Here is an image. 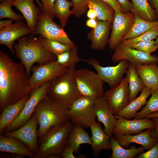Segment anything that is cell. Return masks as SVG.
<instances>
[{
    "instance_id": "obj_1",
    "label": "cell",
    "mask_w": 158,
    "mask_h": 158,
    "mask_svg": "<svg viewBox=\"0 0 158 158\" xmlns=\"http://www.w3.org/2000/svg\"><path fill=\"white\" fill-rule=\"evenodd\" d=\"M32 90L23 65L15 63L0 50V109L30 95Z\"/></svg>"
},
{
    "instance_id": "obj_2",
    "label": "cell",
    "mask_w": 158,
    "mask_h": 158,
    "mask_svg": "<svg viewBox=\"0 0 158 158\" xmlns=\"http://www.w3.org/2000/svg\"><path fill=\"white\" fill-rule=\"evenodd\" d=\"M30 34L28 37L22 36L13 45L16 56L24 66L26 73L29 77L33 64L47 63L56 60V56L48 51L38 38Z\"/></svg>"
},
{
    "instance_id": "obj_3",
    "label": "cell",
    "mask_w": 158,
    "mask_h": 158,
    "mask_svg": "<svg viewBox=\"0 0 158 158\" xmlns=\"http://www.w3.org/2000/svg\"><path fill=\"white\" fill-rule=\"evenodd\" d=\"M75 65L49 81L47 96L60 106L68 110L73 103L82 96L75 77Z\"/></svg>"
},
{
    "instance_id": "obj_4",
    "label": "cell",
    "mask_w": 158,
    "mask_h": 158,
    "mask_svg": "<svg viewBox=\"0 0 158 158\" xmlns=\"http://www.w3.org/2000/svg\"><path fill=\"white\" fill-rule=\"evenodd\" d=\"M74 126L70 121L50 128L39 139L38 149L34 158H48L54 155H61Z\"/></svg>"
},
{
    "instance_id": "obj_5",
    "label": "cell",
    "mask_w": 158,
    "mask_h": 158,
    "mask_svg": "<svg viewBox=\"0 0 158 158\" xmlns=\"http://www.w3.org/2000/svg\"><path fill=\"white\" fill-rule=\"evenodd\" d=\"M38 120V136L41 138L52 127L70 121L67 110L60 106L47 96L35 107L33 114Z\"/></svg>"
},
{
    "instance_id": "obj_6",
    "label": "cell",
    "mask_w": 158,
    "mask_h": 158,
    "mask_svg": "<svg viewBox=\"0 0 158 158\" xmlns=\"http://www.w3.org/2000/svg\"><path fill=\"white\" fill-rule=\"evenodd\" d=\"M96 99L82 96L76 99L67 110L70 121L74 125L85 128L90 127L95 123L96 116L94 107Z\"/></svg>"
},
{
    "instance_id": "obj_7",
    "label": "cell",
    "mask_w": 158,
    "mask_h": 158,
    "mask_svg": "<svg viewBox=\"0 0 158 158\" xmlns=\"http://www.w3.org/2000/svg\"><path fill=\"white\" fill-rule=\"evenodd\" d=\"M75 77L82 96L97 99L104 95V82L97 73L87 69H76Z\"/></svg>"
},
{
    "instance_id": "obj_8",
    "label": "cell",
    "mask_w": 158,
    "mask_h": 158,
    "mask_svg": "<svg viewBox=\"0 0 158 158\" xmlns=\"http://www.w3.org/2000/svg\"><path fill=\"white\" fill-rule=\"evenodd\" d=\"M48 14L42 12L39 18L34 30L31 34L73 46L75 43L69 38L63 28L56 23Z\"/></svg>"
},
{
    "instance_id": "obj_9",
    "label": "cell",
    "mask_w": 158,
    "mask_h": 158,
    "mask_svg": "<svg viewBox=\"0 0 158 158\" xmlns=\"http://www.w3.org/2000/svg\"><path fill=\"white\" fill-rule=\"evenodd\" d=\"M81 61L92 67L103 81L107 83L111 88L116 86L121 82L130 63L128 61L122 60L115 66L104 67L95 58L82 59Z\"/></svg>"
},
{
    "instance_id": "obj_10",
    "label": "cell",
    "mask_w": 158,
    "mask_h": 158,
    "mask_svg": "<svg viewBox=\"0 0 158 158\" xmlns=\"http://www.w3.org/2000/svg\"><path fill=\"white\" fill-rule=\"evenodd\" d=\"M49 81L32 90L30 97L25 104L21 113L17 118L6 128L2 133L13 131L21 127L31 118L34 110L39 102L47 96V90Z\"/></svg>"
},
{
    "instance_id": "obj_11",
    "label": "cell",
    "mask_w": 158,
    "mask_h": 158,
    "mask_svg": "<svg viewBox=\"0 0 158 158\" xmlns=\"http://www.w3.org/2000/svg\"><path fill=\"white\" fill-rule=\"evenodd\" d=\"M115 11L108 44L109 49L111 50H114L129 31L133 24L135 17V13L132 12L124 13L119 11Z\"/></svg>"
},
{
    "instance_id": "obj_12",
    "label": "cell",
    "mask_w": 158,
    "mask_h": 158,
    "mask_svg": "<svg viewBox=\"0 0 158 158\" xmlns=\"http://www.w3.org/2000/svg\"><path fill=\"white\" fill-rule=\"evenodd\" d=\"M114 50L111 59L114 63L126 60L135 65L152 63H158V56L147 54L128 47L122 42L118 44Z\"/></svg>"
},
{
    "instance_id": "obj_13",
    "label": "cell",
    "mask_w": 158,
    "mask_h": 158,
    "mask_svg": "<svg viewBox=\"0 0 158 158\" xmlns=\"http://www.w3.org/2000/svg\"><path fill=\"white\" fill-rule=\"evenodd\" d=\"M67 69L59 65L56 60L43 65L33 66L31 69L32 74L29 78L31 89L34 90L51 81Z\"/></svg>"
},
{
    "instance_id": "obj_14",
    "label": "cell",
    "mask_w": 158,
    "mask_h": 158,
    "mask_svg": "<svg viewBox=\"0 0 158 158\" xmlns=\"http://www.w3.org/2000/svg\"><path fill=\"white\" fill-rule=\"evenodd\" d=\"M114 116L116 122L112 132L114 137L122 135L136 134L145 130H153L155 128L152 119L145 118L130 120L118 115Z\"/></svg>"
},
{
    "instance_id": "obj_15",
    "label": "cell",
    "mask_w": 158,
    "mask_h": 158,
    "mask_svg": "<svg viewBox=\"0 0 158 158\" xmlns=\"http://www.w3.org/2000/svg\"><path fill=\"white\" fill-rule=\"evenodd\" d=\"M114 115H117L129 102V92L126 76L116 86L107 90L103 95Z\"/></svg>"
},
{
    "instance_id": "obj_16",
    "label": "cell",
    "mask_w": 158,
    "mask_h": 158,
    "mask_svg": "<svg viewBox=\"0 0 158 158\" xmlns=\"http://www.w3.org/2000/svg\"><path fill=\"white\" fill-rule=\"evenodd\" d=\"M38 121L33 114L29 120L20 128L4 134L18 139L25 144L35 154L38 147L37 140Z\"/></svg>"
},
{
    "instance_id": "obj_17",
    "label": "cell",
    "mask_w": 158,
    "mask_h": 158,
    "mask_svg": "<svg viewBox=\"0 0 158 158\" xmlns=\"http://www.w3.org/2000/svg\"><path fill=\"white\" fill-rule=\"evenodd\" d=\"M32 32L27 25L23 21L16 22L0 30V44L6 46L14 53L13 45L15 40Z\"/></svg>"
},
{
    "instance_id": "obj_18",
    "label": "cell",
    "mask_w": 158,
    "mask_h": 158,
    "mask_svg": "<svg viewBox=\"0 0 158 158\" xmlns=\"http://www.w3.org/2000/svg\"><path fill=\"white\" fill-rule=\"evenodd\" d=\"M96 27L87 35V38L91 42L90 48L93 50L104 49L108 44L112 23L97 20Z\"/></svg>"
},
{
    "instance_id": "obj_19",
    "label": "cell",
    "mask_w": 158,
    "mask_h": 158,
    "mask_svg": "<svg viewBox=\"0 0 158 158\" xmlns=\"http://www.w3.org/2000/svg\"><path fill=\"white\" fill-rule=\"evenodd\" d=\"M94 107L98 121L104 124V131L110 138L111 137L116 119L103 95L96 99Z\"/></svg>"
},
{
    "instance_id": "obj_20",
    "label": "cell",
    "mask_w": 158,
    "mask_h": 158,
    "mask_svg": "<svg viewBox=\"0 0 158 158\" xmlns=\"http://www.w3.org/2000/svg\"><path fill=\"white\" fill-rule=\"evenodd\" d=\"M13 6L22 13L27 24L33 32L42 13L40 7L36 6L34 0H14Z\"/></svg>"
},
{
    "instance_id": "obj_21",
    "label": "cell",
    "mask_w": 158,
    "mask_h": 158,
    "mask_svg": "<svg viewBox=\"0 0 158 158\" xmlns=\"http://www.w3.org/2000/svg\"><path fill=\"white\" fill-rule=\"evenodd\" d=\"M0 151L34 158L35 153L24 142L16 138L0 135Z\"/></svg>"
},
{
    "instance_id": "obj_22",
    "label": "cell",
    "mask_w": 158,
    "mask_h": 158,
    "mask_svg": "<svg viewBox=\"0 0 158 158\" xmlns=\"http://www.w3.org/2000/svg\"><path fill=\"white\" fill-rule=\"evenodd\" d=\"M151 131L152 129H147L136 134L122 135L115 138L123 147H127L131 143H136L140 145L145 149L149 150L158 140L151 137Z\"/></svg>"
},
{
    "instance_id": "obj_23",
    "label": "cell",
    "mask_w": 158,
    "mask_h": 158,
    "mask_svg": "<svg viewBox=\"0 0 158 158\" xmlns=\"http://www.w3.org/2000/svg\"><path fill=\"white\" fill-rule=\"evenodd\" d=\"M90 127L92 133L91 146L95 157L98 156L102 150H111V138L102 129L100 123L96 122Z\"/></svg>"
},
{
    "instance_id": "obj_24",
    "label": "cell",
    "mask_w": 158,
    "mask_h": 158,
    "mask_svg": "<svg viewBox=\"0 0 158 158\" xmlns=\"http://www.w3.org/2000/svg\"><path fill=\"white\" fill-rule=\"evenodd\" d=\"M135 66L145 87L152 90L158 88V66L157 63H152Z\"/></svg>"
},
{
    "instance_id": "obj_25",
    "label": "cell",
    "mask_w": 158,
    "mask_h": 158,
    "mask_svg": "<svg viewBox=\"0 0 158 158\" xmlns=\"http://www.w3.org/2000/svg\"><path fill=\"white\" fill-rule=\"evenodd\" d=\"M30 97V95H28L15 103L6 106L2 110L0 116V133L19 116Z\"/></svg>"
},
{
    "instance_id": "obj_26",
    "label": "cell",
    "mask_w": 158,
    "mask_h": 158,
    "mask_svg": "<svg viewBox=\"0 0 158 158\" xmlns=\"http://www.w3.org/2000/svg\"><path fill=\"white\" fill-rule=\"evenodd\" d=\"M152 91L150 88L145 87L140 95L129 102L117 115L128 119L134 117L138 111L146 104L147 99L151 94Z\"/></svg>"
},
{
    "instance_id": "obj_27",
    "label": "cell",
    "mask_w": 158,
    "mask_h": 158,
    "mask_svg": "<svg viewBox=\"0 0 158 158\" xmlns=\"http://www.w3.org/2000/svg\"><path fill=\"white\" fill-rule=\"evenodd\" d=\"M92 144L91 137L84 128L74 125L68 135L67 144L73 148L74 153L79 152L81 145L87 144L91 145Z\"/></svg>"
},
{
    "instance_id": "obj_28",
    "label": "cell",
    "mask_w": 158,
    "mask_h": 158,
    "mask_svg": "<svg viewBox=\"0 0 158 158\" xmlns=\"http://www.w3.org/2000/svg\"><path fill=\"white\" fill-rule=\"evenodd\" d=\"M126 74L129 85L130 102L136 97L138 93L142 90L145 86L138 73L134 64L130 63Z\"/></svg>"
},
{
    "instance_id": "obj_29",
    "label": "cell",
    "mask_w": 158,
    "mask_h": 158,
    "mask_svg": "<svg viewBox=\"0 0 158 158\" xmlns=\"http://www.w3.org/2000/svg\"><path fill=\"white\" fill-rule=\"evenodd\" d=\"M112 154L110 158H132L144 152L145 149L142 146L139 148L132 145L128 149H125L119 143L115 138L110 139Z\"/></svg>"
},
{
    "instance_id": "obj_30",
    "label": "cell",
    "mask_w": 158,
    "mask_h": 158,
    "mask_svg": "<svg viewBox=\"0 0 158 158\" xmlns=\"http://www.w3.org/2000/svg\"><path fill=\"white\" fill-rule=\"evenodd\" d=\"M135 14L134 22L129 31L124 37L123 40L137 37L152 29L158 28V22L149 21Z\"/></svg>"
},
{
    "instance_id": "obj_31",
    "label": "cell",
    "mask_w": 158,
    "mask_h": 158,
    "mask_svg": "<svg viewBox=\"0 0 158 158\" xmlns=\"http://www.w3.org/2000/svg\"><path fill=\"white\" fill-rule=\"evenodd\" d=\"M88 3L95 11L97 20L112 23L115 11L109 4L101 0H88Z\"/></svg>"
},
{
    "instance_id": "obj_32",
    "label": "cell",
    "mask_w": 158,
    "mask_h": 158,
    "mask_svg": "<svg viewBox=\"0 0 158 158\" xmlns=\"http://www.w3.org/2000/svg\"><path fill=\"white\" fill-rule=\"evenodd\" d=\"M72 1L68 0H55L54 5V12L55 16L59 20L60 25L63 28L65 27L68 23L69 17L72 15V10L70 8L73 7Z\"/></svg>"
},
{
    "instance_id": "obj_33",
    "label": "cell",
    "mask_w": 158,
    "mask_h": 158,
    "mask_svg": "<svg viewBox=\"0 0 158 158\" xmlns=\"http://www.w3.org/2000/svg\"><path fill=\"white\" fill-rule=\"evenodd\" d=\"M134 13L141 18L149 21H156V15L154 10L147 2V0H131Z\"/></svg>"
},
{
    "instance_id": "obj_34",
    "label": "cell",
    "mask_w": 158,
    "mask_h": 158,
    "mask_svg": "<svg viewBox=\"0 0 158 158\" xmlns=\"http://www.w3.org/2000/svg\"><path fill=\"white\" fill-rule=\"evenodd\" d=\"M56 62L60 66L68 69L81 61L78 53V47L75 45L69 50L56 55Z\"/></svg>"
},
{
    "instance_id": "obj_35",
    "label": "cell",
    "mask_w": 158,
    "mask_h": 158,
    "mask_svg": "<svg viewBox=\"0 0 158 158\" xmlns=\"http://www.w3.org/2000/svg\"><path fill=\"white\" fill-rule=\"evenodd\" d=\"M151 96L147 102L144 108L138 112L134 119H141L145 118L149 114L158 112V88L152 90Z\"/></svg>"
},
{
    "instance_id": "obj_36",
    "label": "cell",
    "mask_w": 158,
    "mask_h": 158,
    "mask_svg": "<svg viewBox=\"0 0 158 158\" xmlns=\"http://www.w3.org/2000/svg\"><path fill=\"white\" fill-rule=\"evenodd\" d=\"M38 38L44 48L49 52L55 55L67 51L73 47L40 36Z\"/></svg>"
},
{
    "instance_id": "obj_37",
    "label": "cell",
    "mask_w": 158,
    "mask_h": 158,
    "mask_svg": "<svg viewBox=\"0 0 158 158\" xmlns=\"http://www.w3.org/2000/svg\"><path fill=\"white\" fill-rule=\"evenodd\" d=\"M14 0H3L0 4V19L6 18L14 20L16 22L23 21L25 19L23 16L14 12L12 9Z\"/></svg>"
},
{
    "instance_id": "obj_38",
    "label": "cell",
    "mask_w": 158,
    "mask_h": 158,
    "mask_svg": "<svg viewBox=\"0 0 158 158\" xmlns=\"http://www.w3.org/2000/svg\"><path fill=\"white\" fill-rule=\"evenodd\" d=\"M158 37V28L151 29L140 35L132 39L126 40L122 41L127 46L131 47L135 44L141 42L154 40Z\"/></svg>"
},
{
    "instance_id": "obj_39",
    "label": "cell",
    "mask_w": 158,
    "mask_h": 158,
    "mask_svg": "<svg viewBox=\"0 0 158 158\" xmlns=\"http://www.w3.org/2000/svg\"><path fill=\"white\" fill-rule=\"evenodd\" d=\"M72 15L78 18L85 14L88 8V0H72Z\"/></svg>"
},
{
    "instance_id": "obj_40",
    "label": "cell",
    "mask_w": 158,
    "mask_h": 158,
    "mask_svg": "<svg viewBox=\"0 0 158 158\" xmlns=\"http://www.w3.org/2000/svg\"><path fill=\"white\" fill-rule=\"evenodd\" d=\"M131 48L151 55L152 53L158 49V46L155 44L154 41L152 40L139 42L133 45Z\"/></svg>"
},
{
    "instance_id": "obj_41",
    "label": "cell",
    "mask_w": 158,
    "mask_h": 158,
    "mask_svg": "<svg viewBox=\"0 0 158 158\" xmlns=\"http://www.w3.org/2000/svg\"><path fill=\"white\" fill-rule=\"evenodd\" d=\"M40 0L43 6L42 11L48 14L53 19L55 17L54 12V5L55 0Z\"/></svg>"
},
{
    "instance_id": "obj_42",
    "label": "cell",
    "mask_w": 158,
    "mask_h": 158,
    "mask_svg": "<svg viewBox=\"0 0 158 158\" xmlns=\"http://www.w3.org/2000/svg\"><path fill=\"white\" fill-rule=\"evenodd\" d=\"M137 158H158V140L154 145L147 151L135 156Z\"/></svg>"
},
{
    "instance_id": "obj_43",
    "label": "cell",
    "mask_w": 158,
    "mask_h": 158,
    "mask_svg": "<svg viewBox=\"0 0 158 158\" xmlns=\"http://www.w3.org/2000/svg\"><path fill=\"white\" fill-rule=\"evenodd\" d=\"M120 4L123 12L126 13L130 12L134 13L133 6L129 0H117Z\"/></svg>"
},
{
    "instance_id": "obj_44",
    "label": "cell",
    "mask_w": 158,
    "mask_h": 158,
    "mask_svg": "<svg viewBox=\"0 0 158 158\" xmlns=\"http://www.w3.org/2000/svg\"><path fill=\"white\" fill-rule=\"evenodd\" d=\"M74 153L73 148L67 144L61 154V158H75L76 157L74 155Z\"/></svg>"
},
{
    "instance_id": "obj_45",
    "label": "cell",
    "mask_w": 158,
    "mask_h": 158,
    "mask_svg": "<svg viewBox=\"0 0 158 158\" xmlns=\"http://www.w3.org/2000/svg\"><path fill=\"white\" fill-rule=\"evenodd\" d=\"M111 6L115 11H119L123 12L122 9L119 3L117 0H101Z\"/></svg>"
},
{
    "instance_id": "obj_46",
    "label": "cell",
    "mask_w": 158,
    "mask_h": 158,
    "mask_svg": "<svg viewBox=\"0 0 158 158\" xmlns=\"http://www.w3.org/2000/svg\"><path fill=\"white\" fill-rule=\"evenodd\" d=\"M155 125V128L152 130L151 135L152 138H156L158 140V117H155L152 118Z\"/></svg>"
},
{
    "instance_id": "obj_47",
    "label": "cell",
    "mask_w": 158,
    "mask_h": 158,
    "mask_svg": "<svg viewBox=\"0 0 158 158\" xmlns=\"http://www.w3.org/2000/svg\"><path fill=\"white\" fill-rule=\"evenodd\" d=\"M147 2L155 10L156 13V21L158 22V0H147Z\"/></svg>"
},
{
    "instance_id": "obj_48",
    "label": "cell",
    "mask_w": 158,
    "mask_h": 158,
    "mask_svg": "<svg viewBox=\"0 0 158 158\" xmlns=\"http://www.w3.org/2000/svg\"><path fill=\"white\" fill-rule=\"evenodd\" d=\"M88 8L87 12V16L89 19L97 18L96 13L91 6L88 4Z\"/></svg>"
},
{
    "instance_id": "obj_49",
    "label": "cell",
    "mask_w": 158,
    "mask_h": 158,
    "mask_svg": "<svg viewBox=\"0 0 158 158\" xmlns=\"http://www.w3.org/2000/svg\"><path fill=\"white\" fill-rule=\"evenodd\" d=\"M98 22L97 18L88 19L85 23L86 26L88 27L94 28L96 26Z\"/></svg>"
},
{
    "instance_id": "obj_50",
    "label": "cell",
    "mask_w": 158,
    "mask_h": 158,
    "mask_svg": "<svg viewBox=\"0 0 158 158\" xmlns=\"http://www.w3.org/2000/svg\"><path fill=\"white\" fill-rule=\"evenodd\" d=\"M13 20L9 19L8 20H1L0 21V30H2L12 24Z\"/></svg>"
},
{
    "instance_id": "obj_51",
    "label": "cell",
    "mask_w": 158,
    "mask_h": 158,
    "mask_svg": "<svg viewBox=\"0 0 158 158\" xmlns=\"http://www.w3.org/2000/svg\"><path fill=\"white\" fill-rule=\"evenodd\" d=\"M155 117H158V112H155L149 114L146 118L150 119Z\"/></svg>"
},
{
    "instance_id": "obj_52",
    "label": "cell",
    "mask_w": 158,
    "mask_h": 158,
    "mask_svg": "<svg viewBox=\"0 0 158 158\" xmlns=\"http://www.w3.org/2000/svg\"><path fill=\"white\" fill-rule=\"evenodd\" d=\"M38 4L39 7L41 9V11H42L43 6L42 3L40 2V0H35Z\"/></svg>"
},
{
    "instance_id": "obj_53",
    "label": "cell",
    "mask_w": 158,
    "mask_h": 158,
    "mask_svg": "<svg viewBox=\"0 0 158 158\" xmlns=\"http://www.w3.org/2000/svg\"><path fill=\"white\" fill-rule=\"evenodd\" d=\"M155 41V44L158 46V37L156 38V40L154 41Z\"/></svg>"
},
{
    "instance_id": "obj_54",
    "label": "cell",
    "mask_w": 158,
    "mask_h": 158,
    "mask_svg": "<svg viewBox=\"0 0 158 158\" xmlns=\"http://www.w3.org/2000/svg\"><path fill=\"white\" fill-rule=\"evenodd\" d=\"M3 0H0V1L1 2V1H3Z\"/></svg>"
}]
</instances>
